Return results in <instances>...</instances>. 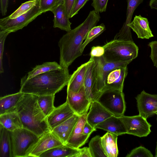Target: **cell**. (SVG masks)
Returning <instances> with one entry per match:
<instances>
[{
    "instance_id": "6da1fadb",
    "label": "cell",
    "mask_w": 157,
    "mask_h": 157,
    "mask_svg": "<svg viewBox=\"0 0 157 157\" xmlns=\"http://www.w3.org/2000/svg\"><path fill=\"white\" fill-rule=\"evenodd\" d=\"M100 18L99 13L94 10L90 11L83 22L67 32L61 38L58 45L60 49L59 64L61 67L68 68L82 55L81 48L83 40L90 30L96 26Z\"/></svg>"
},
{
    "instance_id": "7a4b0ae2",
    "label": "cell",
    "mask_w": 157,
    "mask_h": 157,
    "mask_svg": "<svg viewBox=\"0 0 157 157\" xmlns=\"http://www.w3.org/2000/svg\"><path fill=\"white\" fill-rule=\"evenodd\" d=\"M71 75L68 68L62 67L21 81L20 91L37 96L53 95L67 85Z\"/></svg>"
},
{
    "instance_id": "3957f363",
    "label": "cell",
    "mask_w": 157,
    "mask_h": 157,
    "mask_svg": "<svg viewBox=\"0 0 157 157\" xmlns=\"http://www.w3.org/2000/svg\"><path fill=\"white\" fill-rule=\"evenodd\" d=\"M16 111L19 116L23 128L39 136L52 131L47 117L38 105L37 96L25 94L18 102Z\"/></svg>"
},
{
    "instance_id": "277c9868",
    "label": "cell",
    "mask_w": 157,
    "mask_h": 157,
    "mask_svg": "<svg viewBox=\"0 0 157 157\" xmlns=\"http://www.w3.org/2000/svg\"><path fill=\"white\" fill-rule=\"evenodd\" d=\"M103 46L105 51L103 56L108 62L132 61L138 56L139 48L133 41L113 40Z\"/></svg>"
},
{
    "instance_id": "5b68a950",
    "label": "cell",
    "mask_w": 157,
    "mask_h": 157,
    "mask_svg": "<svg viewBox=\"0 0 157 157\" xmlns=\"http://www.w3.org/2000/svg\"><path fill=\"white\" fill-rule=\"evenodd\" d=\"M10 132L13 157H28L40 137L23 128Z\"/></svg>"
},
{
    "instance_id": "8992f818",
    "label": "cell",
    "mask_w": 157,
    "mask_h": 157,
    "mask_svg": "<svg viewBox=\"0 0 157 157\" xmlns=\"http://www.w3.org/2000/svg\"><path fill=\"white\" fill-rule=\"evenodd\" d=\"M97 101L113 115L119 117L124 115L126 106L123 91L105 90Z\"/></svg>"
},
{
    "instance_id": "52a82bcc",
    "label": "cell",
    "mask_w": 157,
    "mask_h": 157,
    "mask_svg": "<svg viewBox=\"0 0 157 157\" xmlns=\"http://www.w3.org/2000/svg\"><path fill=\"white\" fill-rule=\"evenodd\" d=\"M40 1V0H39ZM43 13L39 6V1L37 4L25 14L13 19L9 16L0 19V31L10 33L22 29Z\"/></svg>"
},
{
    "instance_id": "ba28073f",
    "label": "cell",
    "mask_w": 157,
    "mask_h": 157,
    "mask_svg": "<svg viewBox=\"0 0 157 157\" xmlns=\"http://www.w3.org/2000/svg\"><path fill=\"white\" fill-rule=\"evenodd\" d=\"M93 73L97 90L101 94L105 90V80L108 72L118 67H125L131 61L115 63L106 61L103 56L94 57Z\"/></svg>"
},
{
    "instance_id": "9c48e42d",
    "label": "cell",
    "mask_w": 157,
    "mask_h": 157,
    "mask_svg": "<svg viewBox=\"0 0 157 157\" xmlns=\"http://www.w3.org/2000/svg\"><path fill=\"white\" fill-rule=\"evenodd\" d=\"M120 118L125 125L127 134L141 137L147 136L151 132V124L147 119L139 114L133 116L124 115Z\"/></svg>"
},
{
    "instance_id": "30bf717a",
    "label": "cell",
    "mask_w": 157,
    "mask_h": 157,
    "mask_svg": "<svg viewBox=\"0 0 157 157\" xmlns=\"http://www.w3.org/2000/svg\"><path fill=\"white\" fill-rule=\"evenodd\" d=\"M66 102L75 113L80 116L87 113L90 100L86 97L84 86L77 92L67 90Z\"/></svg>"
},
{
    "instance_id": "8fae6325",
    "label": "cell",
    "mask_w": 157,
    "mask_h": 157,
    "mask_svg": "<svg viewBox=\"0 0 157 157\" xmlns=\"http://www.w3.org/2000/svg\"><path fill=\"white\" fill-rule=\"evenodd\" d=\"M139 115L146 119L157 112V94H151L144 90L136 97Z\"/></svg>"
},
{
    "instance_id": "7c38bea8",
    "label": "cell",
    "mask_w": 157,
    "mask_h": 157,
    "mask_svg": "<svg viewBox=\"0 0 157 157\" xmlns=\"http://www.w3.org/2000/svg\"><path fill=\"white\" fill-rule=\"evenodd\" d=\"M64 144L52 132L41 136L30 151L28 157H39L44 152Z\"/></svg>"
},
{
    "instance_id": "4fadbf2b",
    "label": "cell",
    "mask_w": 157,
    "mask_h": 157,
    "mask_svg": "<svg viewBox=\"0 0 157 157\" xmlns=\"http://www.w3.org/2000/svg\"><path fill=\"white\" fill-rule=\"evenodd\" d=\"M128 72L127 66L118 67L109 71L105 78V90L123 91L124 82Z\"/></svg>"
},
{
    "instance_id": "5bb4252c",
    "label": "cell",
    "mask_w": 157,
    "mask_h": 157,
    "mask_svg": "<svg viewBox=\"0 0 157 157\" xmlns=\"http://www.w3.org/2000/svg\"><path fill=\"white\" fill-rule=\"evenodd\" d=\"M87 114V113L79 116L66 144L74 148H79L86 142L90 135H85L83 133Z\"/></svg>"
},
{
    "instance_id": "9a60e30c",
    "label": "cell",
    "mask_w": 157,
    "mask_h": 157,
    "mask_svg": "<svg viewBox=\"0 0 157 157\" xmlns=\"http://www.w3.org/2000/svg\"><path fill=\"white\" fill-rule=\"evenodd\" d=\"M127 8L126 21L119 32L115 36L114 40L122 41H133L131 28L128 25L132 22L133 13L138 6L144 0H126Z\"/></svg>"
},
{
    "instance_id": "2e32d148",
    "label": "cell",
    "mask_w": 157,
    "mask_h": 157,
    "mask_svg": "<svg viewBox=\"0 0 157 157\" xmlns=\"http://www.w3.org/2000/svg\"><path fill=\"white\" fill-rule=\"evenodd\" d=\"M75 113L66 101L58 107H56L47 117V121L50 129L52 130Z\"/></svg>"
},
{
    "instance_id": "e0dca14e",
    "label": "cell",
    "mask_w": 157,
    "mask_h": 157,
    "mask_svg": "<svg viewBox=\"0 0 157 157\" xmlns=\"http://www.w3.org/2000/svg\"><path fill=\"white\" fill-rule=\"evenodd\" d=\"M113 115L97 101H91L87 113L86 121L94 126Z\"/></svg>"
},
{
    "instance_id": "ac0fdd59",
    "label": "cell",
    "mask_w": 157,
    "mask_h": 157,
    "mask_svg": "<svg viewBox=\"0 0 157 157\" xmlns=\"http://www.w3.org/2000/svg\"><path fill=\"white\" fill-rule=\"evenodd\" d=\"M87 63L84 86L86 95L91 102L97 101L100 94L97 91L95 85L93 73L94 62L93 59L90 58Z\"/></svg>"
},
{
    "instance_id": "d6986e66",
    "label": "cell",
    "mask_w": 157,
    "mask_h": 157,
    "mask_svg": "<svg viewBox=\"0 0 157 157\" xmlns=\"http://www.w3.org/2000/svg\"><path fill=\"white\" fill-rule=\"evenodd\" d=\"M79 117L78 115L75 113L51 131L64 144H66Z\"/></svg>"
},
{
    "instance_id": "ffe728a7",
    "label": "cell",
    "mask_w": 157,
    "mask_h": 157,
    "mask_svg": "<svg viewBox=\"0 0 157 157\" xmlns=\"http://www.w3.org/2000/svg\"><path fill=\"white\" fill-rule=\"evenodd\" d=\"M96 129H100L112 133L118 136L127 133L124 124L120 117L112 115L94 126Z\"/></svg>"
},
{
    "instance_id": "44dd1931",
    "label": "cell",
    "mask_w": 157,
    "mask_h": 157,
    "mask_svg": "<svg viewBox=\"0 0 157 157\" xmlns=\"http://www.w3.org/2000/svg\"><path fill=\"white\" fill-rule=\"evenodd\" d=\"M128 26L136 34L138 38L149 39L154 36L149 27L147 19L140 15H136Z\"/></svg>"
},
{
    "instance_id": "7402d4cb",
    "label": "cell",
    "mask_w": 157,
    "mask_h": 157,
    "mask_svg": "<svg viewBox=\"0 0 157 157\" xmlns=\"http://www.w3.org/2000/svg\"><path fill=\"white\" fill-rule=\"evenodd\" d=\"M87 63L86 62L82 64L71 75L67 85V90L77 92L84 86Z\"/></svg>"
},
{
    "instance_id": "603a6c76",
    "label": "cell",
    "mask_w": 157,
    "mask_h": 157,
    "mask_svg": "<svg viewBox=\"0 0 157 157\" xmlns=\"http://www.w3.org/2000/svg\"><path fill=\"white\" fill-rule=\"evenodd\" d=\"M25 93H18L0 98V115L16 111L17 106Z\"/></svg>"
},
{
    "instance_id": "cb8c5ba5",
    "label": "cell",
    "mask_w": 157,
    "mask_h": 157,
    "mask_svg": "<svg viewBox=\"0 0 157 157\" xmlns=\"http://www.w3.org/2000/svg\"><path fill=\"white\" fill-rule=\"evenodd\" d=\"M79 151V148L63 144L44 152L39 157H76Z\"/></svg>"
},
{
    "instance_id": "d4e9b609",
    "label": "cell",
    "mask_w": 157,
    "mask_h": 157,
    "mask_svg": "<svg viewBox=\"0 0 157 157\" xmlns=\"http://www.w3.org/2000/svg\"><path fill=\"white\" fill-rule=\"evenodd\" d=\"M51 11L54 15L53 27L59 28L67 32L71 30V23L65 13L63 3L55 7Z\"/></svg>"
},
{
    "instance_id": "484cf974",
    "label": "cell",
    "mask_w": 157,
    "mask_h": 157,
    "mask_svg": "<svg viewBox=\"0 0 157 157\" xmlns=\"http://www.w3.org/2000/svg\"><path fill=\"white\" fill-rule=\"evenodd\" d=\"M117 136V135L108 132L101 137L102 145L107 157H117L118 156Z\"/></svg>"
},
{
    "instance_id": "4316f807",
    "label": "cell",
    "mask_w": 157,
    "mask_h": 157,
    "mask_svg": "<svg viewBox=\"0 0 157 157\" xmlns=\"http://www.w3.org/2000/svg\"><path fill=\"white\" fill-rule=\"evenodd\" d=\"M0 124L10 132L23 128L20 118L16 111L0 115Z\"/></svg>"
},
{
    "instance_id": "83f0119b",
    "label": "cell",
    "mask_w": 157,
    "mask_h": 157,
    "mask_svg": "<svg viewBox=\"0 0 157 157\" xmlns=\"http://www.w3.org/2000/svg\"><path fill=\"white\" fill-rule=\"evenodd\" d=\"M0 157H13L10 131L0 125Z\"/></svg>"
},
{
    "instance_id": "f1b7e54d",
    "label": "cell",
    "mask_w": 157,
    "mask_h": 157,
    "mask_svg": "<svg viewBox=\"0 0 157 157\" xmlns=\"http://www.w3.org/2000/svg\"><path fill=\"white\" fill-rule=\"evenodd\" d=\"M62 67L60 64L56 62H45L41 65L36 66L23 78L28 79L40 74Z\"/></svg>"
},
{
    "instance_id": "f546056e",
    "label": "cell",
    "mask_w": 157,
    "mask_h": 157,
    "mask_svg": "<svg viewBox=\"0 0 157 157\" xmlns=\"http://www.w3.org/2000/svg\"><path fill=\"white\" fill-rule=\"evenodd\" d=\"M54 94L37 96V102L40 109L47 117L56 108L54 105Z\"/></svg>"
},
{
    "instance_id": "4dcf8cb0",
    "label": "cell",
    "mask_w": 157,
    "mask_h": 157,
    "mask_svg": "<svg viewBox=\"0 0 157 157\" xmlns=\"http://www.w3.org/2000/svg\"><path fill=\"white\" fill-rule=\"evenodd\" d=\"M89 148L91 157H107L103 148L101 137L96 135L90 140Z\"/></svg>"
},
{
    "instance_id": "1f68e13d",
    "label": "cell",
    "mask_w": 157,
    "mask_h": 157,
    "mask_svg": "<svg viewBox=\"0 0 157 157\" xmlns=\"http://www.w3.org/2000/svg\"><path fill=\"white\" fill-rule=\"evenodd\" d=\"M105 30V27L103 23L92 28L88 32L85 41L82 45L81 48V52L82 53L88 44L101 34Z\"/></svg>"
},
{
    "instance_id": "d6a6232c",
    "label": "cell",
    "mask_w": 157,
    "mask_h": 157,
    "mask_svg": "<svg viewBox=\"0 0 157 157\" xmlns=\"http://www.w3.org/2000/svg\"><path fill=\"white\" fill-rule=\"evenodd\" d=\"M40 0H32L26 2L22 4L9 17L10 18L13 19L25 13L35 6Z\"/></svg>"
},
{
    "instance_id": "836d02e7",
    "label": "cell",
    "mask_w": 157,
    "mask_h": 157,
    "mask_svg": "<svg viewBox=\"0 0 157 157\" xmlns=\"http://www.w3.org/2000/svg\"><path fill=\"white\" fill-rule=\"evenodd\" d=\"M153 155L148 149L140 146L132 149L126 157H153Z\"/></svg>"
},
{
    "instance_id": "e575fe53",
    "label": "cell",
    "mask_w": 157,
    "mask_h": 157,
    "mask_svg": "<svg viewBox=\"0 0 157 157\" xmlns=\"http://www.w3.org/2000/svg\"><path fill=\"white\" fill-rule=\"evenodd\" d=\"M58 0H40L39 6L43 13L51 11L56 6Z\"/></svg>"
},
{
    "instance_id": "d590c367",
    "label": "cell",
    "mask_w": 157,
    "mask_h": 157,
    "mask_svg": "<svg viewBox=\"0 0 157 157\" xmlns=\"http://www.w3.org/2000/svg\"><path fill=\"white\" fill-rule=\"evenodd\" d=\"M108 0H92L91 6L97 13H102L106 10Z\"/></svg>"
},
{
    "instance_id": "8d00e7d4",
    "label": "cell",
    "mask_w": 157,
    "mask_h": 157,
    "mask_svg": "<svg viewBox=\"0 0 157 157\" xmlns=\"http://www.w3.org/2000/svg\"><path fill=\"white\" fill-rule=\"evenodd\" d=\"M10 33L8 32L0 31V73L4 72L2 66V56L4 51V44L5 39Z\"/></svg>"
},
{
    "instance_id": "74e56055",
    "label": "cell",
    "mask_w": 157,
    "mask_h": 157,
    "mask_svg": "<svg viewBox=\"0 0 157 157\" xmlns=\"http://www.w3.org/2000/svg\"><path fill=\"white\" fill-rule=\"evenodd\" d=\"M151 49V53L150 56L152 60L154 66L157 67V41H152L148 44Z\"/></svg>"
},
{
    "instance_id": "f35d334b",
    "label": "cell",
    "mask_w": 157,
    "mask_h": 157,
    "mask_svg": "<svg viewBox=\"0 0 157 157\" xmlns=\"http://www.w3.org/2000/svg\"><path fill=\"white\" fill-rule=\"evenodd\" d=\"M89 0H75L70 15V18L78 13L79 11Z\"/></svg>"
},
{
    "instance_id": "ab89813d",
    "label": "cell",
    "mask_w": 157,
    "mask_h": 157,
    "mask_svg": "<svg viewBox=\"0 0 157 157\" xmlns=\"http://www.w3.org/2000/svg\"><path fill=\"white\" fill-rule=\"evenodd\" d=\"M75 0H63V3L65 13L67 16L70 18V15Z\"/></svg>"
},
{
    "instance_id": "60d3db41",
    "label": "cell",
    "mask_w": 157,
    "mask_h": 157,
    "mask_svg": "<svg viewBox=\"0 0 157 157\" xmlns=\"http://www.w3.org/2000/svg\"><path fill=\"white\" fill-rule=\"evenodd\" d=\"M105 49L104 46H93L91 48L90 53V58L99 57L104 55Z\"/></svg>"
},
{
    "instance_id": "b9f144b4",
    "label": "cell",
    "mask_w": 157,
    "mask_h": 157,
    "mask_svg": "<svg viewBox=\"0 0 157 157\" xmlns=\"http://www.w3.org/2000/svg\"><path fill=\"white\" fill-rule=\"evenodd\" d=\"M76 157H91L89 147L79 148V152Z\"/></svg>"
},
{
    "instance_id": "7bdbcfd3",
    "label": "cell",
    "mask_w": 157,
    "mask_h": 157,
    "mask_svg": "<svg viewBox=\"0 0 157 157\" xmlns=\"http://www.w3.org/2000/svg\"><path fill=\"white\" fill-rule=\"evenodd\" d=\"M96 130V129L92 126L87 121L85 122L84 127L83 133L85 135H90L94 131Z\"/></svg>"
},
{
    "instance_id": "ee69618b",
    "label": "cell",
    "mask_w": 157,
    "mask_h": 157,
    "mask_svg": "<svg viewBox=\"0 0 157 157\" xmlns=\"http://www.w3.org/2000/svg\"><path fill=\"white\" fill-rule=\"evenodd\" d=\"M9 0H0V10L2 16L5 15L7 13Z\"/></svg>"
},
{
    "instance_id": "f6af8a7d",
    "label": "cell",
    "mask_w": 157,
    "mask_h": 157,
    "mask_svg": "<svg viewBox=\"0 0 157 157\" xmlns=\"http://www.w3.org/2000/svg\"><path fill=\"white\" fill-rule=\"evenodd\" d=\"M149 5L151 9L157 10V0H150Z\"/></svg>"
},
{
    "instance_id": "bcb514c9",
    "label": "cell",
    "mask_w": 157,
    "mask_h": 157,
    "mask_svg": "<svg viewBox=\"0 0 157 157\" xmlns=\"http://www.w3.org/2000/svg\"><path fill=\"white\" fill-rule=\"evenodd\" d=\"M63 0H58L56 6L62 4L63 3Z\"/></svg>"
},
{
    "instance_id": "7dc6e473",
    "label": "cell",
    "mask_w": 157,
    "mask_h": 157,
    "mask_svg": "<svg viewBox=\"0 0 157 157\" xmlns=\"http://www.w3.org/2000/svg\"><path fill=\"white\" fill-rule=\"evenodd\" d=\"M155 157H157V142L156 143V147L155 149Z\"/></svg>"
},
{
    "instance_id": "c3c4849f",
    "label": "cell",
    "mask_w": 157,
    "mask_h": 157,
    "mask_svg": "<svg viewBox=\"0 0 157 157\" xmlns=\"http://www.w3.org/2000/svg\"><path fill=\"white\" fill-rule=\"evenodd\" d=\"M156 114H157V112H156L155 113Z\"/></svg>"
},
{
    "instance_id": "681fc988",
    "label": "cell",
    "mask_w": 157,
    "mask_h": 157,
    "mask_svg": "<svg viewBox=\"0 0 157 157\" xmlns=\"http://www.w3.org/2000/svg\"><path fill=\"white\" fill-rule=\"evenodd\" d=\"M156 114V115H157V114Z\"/></svg>"
}]
</instances>
